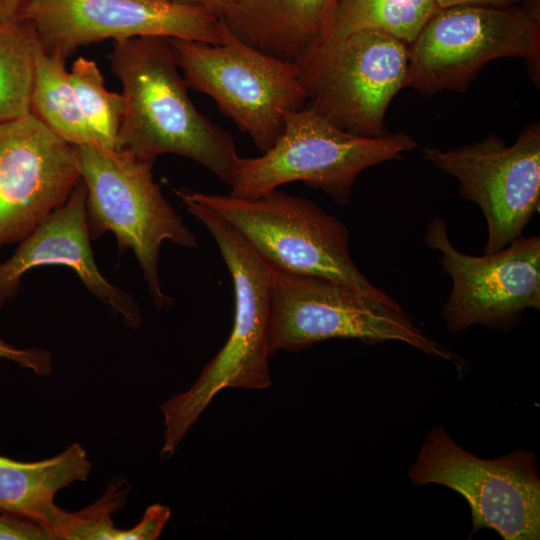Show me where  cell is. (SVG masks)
Wrapping results in <instances>:
<instances>
[{
    "label": "cell",
    "mask_w": 540,
    "mask_h": 540,
    "mask_svg": "<svg viewBox=\"0 0 540 540\" xmlns=\"http://www.w3.org/2000/svg\"><path fill=\"white\" fill-rule=\"evenodd\" d=\"M229 221L274 267L341 282L377 302L401 307L356 267L347 227L309 199L278 189L256 198L173 189Z\"/></svg>",
    "instance_id": "3957f363"
},
{
    "label": "cell",
    "mask_w": 540,
    "mask_h": 540,
    "mask_svg": "<svg viewBox=\"0 0 540 540\" xmlns=\"http://www.w3.org/2000/svg\"><path fill=\"white\" fill-rule=\"evenodd\" d=\"M109 59L125 100L116 150L154 162L161 154H177L230 187L240 160L233 137L192 103L169 38L113 41Z\"/></svg>",
    "instance_id": "6da1fadb"
},
{
    "label": "cell",
    "mask_w": 540,
    "mask_h": 540,
    "mask_svg": "<svg viewBox=\"0 0 540 540\" xmlns=\"http://www.w3.org/2000/svg\"><path fill=\"white\" fill-rule=\"evenodd\" d=\"M416 146L404 132L364 137L343 131L304 106L286 116L282 133L261 156L240 157L230 194L256 198L303 182L345 205L363 170L399 159Z\"/></svg>",
    "instance_id": "8992f818"
},
{
    "label": "cell",
    "mask_w": 540,
    "mask_h": 540,
    "mask_svg": "<svg viewBox=\"0 0 540 540\" xmlns=\"http://www.w3.org/2000/svg\"><path fill=\"white\" fill-rule=\"evenodd\" d=\"M86 188L80 180L67 201L20 241L12 256L0 263V307L19 291L22 276L38 266L71 268L84 286L131 328L142 323L133 297L111 284L96 265L86 214Z\"/></svg>",
    "instance_id": "9a60e30c"
},
{
    "label": "cell",
    "mask_w": 540,
    "mask_h": 540,
    "mask_svg": "<svg viewBox=\"0 0 540 540\" xmlns=\"http://www.w3.org/2000/svg\"><path fill=\"white\" fill-rule=\"evenodd\" d=\"M20 20L31 23L45 53L64 61L80 47L107 39L220 43L225 28L208 7L172 0H28Z\"/></svg>",
    "instance_id": "8fae6325"
},
{
    "label": "cell",
    "mask_w": 540,
    "mask_h": 540,
    "mask_svg": "<svg viewBox=\"0 0 540 540\" xmlns=\"http://www.w3.org/2000/svg\"><path fill=\"white\" fill-rule=\"evenodd\" d=\"M338 2L230 0L220 18L245 43L301 66L323 44Z\"/></svg>",
    "instance_id": "2e32d148"
},
{
    "label": "cell",
    "mask_w": 540,
    "mask_h": 540,
    "mask_svg": "<svg viewBox=\"0 0 540 540\" xmlns=\"http://www.w3.org/2000/svg\"><path fill=\"white\" fill-rule=\"evenodd\" d=\"M53 535L27 519L0 513V540H49Z\"/></svg>",
    "instance_id": "cb8c5ba5"
},
{
    "label": "cell",
    "mask_w": 540,
    "mask_h": 540,
    "mask_svg": "<svg viewBox=\"0 0 540 540\" xmlns=\"http://www.w3.org/2000/svg\"><path fill=\"white\" fill-rule=\"evenodd\" d=\"M187 211L210 232L232 277L235 298L231 333L185 392L161 404V457L170 458L214 397L226 388L265 389L272 385L269 324L272 267L225 218L186 197Z\"/></svg>",
    "instance_id": "7a4b0ae2"
},
{
    "label": "cell",
    "mask_w": 540,
    "mask_h": 540,
    "mask_svg": "<svg viewBox=\"0 0 540 540\" xmlns=\"http://www.w3.org/2000/svg\"><path fill=\"white\" fill-rule=\"evenodd\" d=\"M408 45L379 31L352 33L321 46L300 68L306 105L343 131L380 137L404 88Z\"/></svg>",
    "instance_id": "30bf717a"
},
{
    "label": "cell",
    "mask_w": 540,
    "mask_h": 540,
    "mask_svg": "<svg viewBox=\"0 0 540 540\" xmlns=\"http://www.w3.org/2000/svg\"><path fill=\"white\" fill-rule=\"evenodd\" d=\"M423 158L459 181L461 195L482 210L484 253L498 252L522 236L540 204V125H527L512 145L497 134L460 147H426Z\"/></svg>",
    "instance_id": "7c38bea8"
},
{
    "label": "cell",
    "mask_w": 540,
    "mask_h": 540,
    "mask_svg": "<svg viewBox=\"0 0 540 540\" xmlns=\"http://www.w3.org/2000/svg\"><path fill=\"white\" fill-rule=\"evenodd\" d=\"M81 180L75 146L32 113L0 123V248L20 242Z\"/></svg>",
    "instance_id": "5bb4252c"
},
{
    "label": "cell",
    "mask_w": 540,
    "mask_h": 540,
    "mask_svg": "<svg viewBox=\"0 0 540 540\" xmlns=\"http://www.w3.org/2000/svg\"><path fill=\"white\" fill-rule=\"evenodd\" d=\"M440 8H447L458 5H493L506 6L517 4L521 0H437Z\"/></svg>",
    "instance_id": "4316f807"
},
{
    "label": "cell",
    "mask_w": 540,
    "mask_h": 540,
    "mask_svg": "<svg viewBox=\"0 0 540 540\" xmlns=\"http://www.w3.org/2000/svg\"><path fill=\"white\" fill-rule=\"evenodd\" d=\"M75 150L91 239L112 232L121 251L134 252L156 308H171L173 299L162 291L158 273L162 242L186 248H196L198 242L154 181V161L104 147L81 145Z\"/></svg>",
    "instance_id": "277c9868"
},
{
    "label": "cell",
    "mask_w": 540,
    "mask_h": 540,
    "mask_svg": "<svg viewBox=\"0 0 540 540\" xmlns=\"http://www.w3.org/2000/svg\"><path fill=\"white\" fill-rule=\"evenodd\" d=\"M78 443L41 461L21 462L0 455V513L35 522L58 539L67 512L54 503L58 491L85 481L91 470Z\"/></svg>",
    "instance_id": "e0dca14e"
},
{
    "label": "cell",
    "mask_w": 540,
    "mask_h": 540,
    "mask_svg": "<svg viewBox=\"0 0 540 540\" xmlns=\"http://www.w3.org/2000/svg\"><path fill=\"white\" fill-rule=\"evenodd\" d=\"M271 267L270 356L299 352L331 338L366 344L398 341L452 362L463 375L465 361L424 335L401 307L372 300L338 281Z\"/></svg>",
    "instance_id": "5b68a950"
},
{
    "label": "cell",
    "mask_w": 540,
    "mask_h": 540,
    "mask_svg": "<svg viewBox=\"0 0 540 540\" xmlns=\"http://www.w3.org/2000/svg\"><path fill=\"white\" fill-rule=\"evenodd\" d=\"M38 45L28 21H0V123L31 113Z\"/></svg>",
    "instance_id": "ffe728a7"
},
{
    "label": "cell",
    "mask_w": 540,
    "mask_h": 540,
    "mask_svg": "<svg viewBox=\"0 0 540 540\" xmlns=\"http://www.w3.org/2000/svg\"><path fill=\"white\" fill-rule=\"evenodd\" d=\"M408 49L404 87L423 94L465 92L486 64L504 57L525 59L539 82L540 0L441 8Z\"/></svg>",
    "instance_id": "52a82bcc"
},
{
    "label": "cell",
    "mask_w": 540,
    "mask_h": 540,
    "mask_svg": "<svg viewBox=\"0 0 540 540\" xmlns=\"http://www.w3.org/2000/svg\"><path fill=\"white\" fill-rule=\"evenodd\" d=\"M424 242L442 253L439 261L453 281L441 311L448 330L477 324L504 329L526 308L540 309L539 236H521L498 252L471 256L452 245L445 221L434 217Z\"/></svg>",
    "instance_id": "4fadbf2b"
},
{
    "label": "cell",
    "mask_w": 540,
    "mask_h": 540,
    "mask_svg": "<svg viewBox=\"0 0 540 540\" xmlns=\"http://www.w3.org/2000/svg\"><path fill=\"white\" fill-rule=\"evenodd\" d=\"M65 63L64 60L48 55L38 45L31 113L74 146L103 147L86 122Z\"/></svg>",
    "instance_id": "ac0fdd59"
},
{
    "label": "cell",
    "mask_w": 540,
    "mask_h": 540,
    "mask_svg": "<svg viewBox=\"0 0 540 540\" xmlns=\"http://www.w3.org/2000/svg\"><path fill=\"white\" fill-rule=\"evenodd\" d=\"M408 476L418 486L439 484L459 493L470 507L471 536L487 528L504 540L540 538V478L530 451L482 459L439 424L429 432Z\"/></svg>",
    "instance_id": "9c48e42d"
},
{
    "label": "cell",
    "mask_w": 540,
    "mask_h": 540,
    "mask_svg": "<svg viewBox=\"0 0 540 540\" xmlns=\"http://www.w3.org/2000/svg\"><path fill=\"white\" fill-rule=\"evenodd\" d=\"M169 41L188 87L213 98L262 152L278 139L286 116L306 105L298 65L254 48L226 26L220 43Z\"/></svg>",
    "instance_id": "ba28073f"
},
{
    "label": "cell",
    "mask_w": 540,
    "mask_h": 540,
    "mask_svg": "<svg viewBox=\"0 0 540 540\" xmlns=\"http://www.w3.org/2000/svg\"><path fill=\"white\" fill-rule=\"evenodd\" d=\"M129 486L114 480L95 503L77 512H68L60 539L65 540H127V530L113 525L111 515L121 508Z\"/></svg>",
    "instance_id": "7402d4cb"
},
{
    "label": "cell",
    "mask_w": 540,
    "mask_h": 540,
    "mask_svg": "<svg viewBox=\"0 0 540 540\" xmlns=\"http://www.w3.org/2000/svg\"><path fill=\"white\" fill-rule=\"evenodd\" d=\"M28 0H0V21L20 20Z\"/></svg>",
    "instance_id": "484cf974"
},
{
    "label": "cell",
    "mask_w": 540,
    "mask_h": 540,
    "mask_svg": "<svg viewBox=\"0 0 540 540\" xmlns=\"http://www.w3.org/2000/svg\"><path fill=\"white\" fill-rule=\"evenodd\" d=\"M0 358L15 362L32 370L38 376H47L53 370L51 354L39 348H17L0 339Z\"/></svg>",
    "instance_id": "603a6c76"
},
{
    "label": "cell",
    "mask_w": 540,
    "mask_h": 540,
    "mask_svg": "<svg viewBox=\"0 0 540 540\" xmlns=\"http://www.w3.org/2000/svg\"><path fill=\"white\" fill-rule=\"evenodd\" d=\"M190 4L203 5L214 11L219 17L229 5L230 0H172Z\"/></svg>",
    "instance_id": "83f0119b"
},
{
    "label": "cell",
    "mask_w": 540,
    "mask_h": 540,
    "mask_svg": "<svg viewBox=\"0 0 540 540\" xmlns=\"http://www.w3.org/2000/svg\"><path fill=\"white\" fill-rule=\"evenodd\" d=\"M171 516L168 506L153 504L147 507L142 519L128 529L129 540H155L159 537Z\"/></svg>",
    "instance_id": "d4e9b609"
},
{
    "label": "cell",
    "mask_w": 540,
    "mask_h": 540,
    "mask_svg": "<svg viewBox=\"0 0 540 540\" xmlns=\"http://www.w3.org/2000/svg\"><path fill=\"white\" fill-rule=\"evenodd\" d=\"M440 9L437 0H339L321 46L364 30L386 33L409 46Z\"/></svg>",
    "instance_id": "d6986e66"
},
{
    "label": "cell",
    "mask_w": 540,
    "mask_h": 540,
    "mask_svg": "<svg viewBox=\"0 0 540 540\" xmlns=\"http://www.w3.org/2000/svg\"><path fill=\"white\" fill-rule=\"evenodd\" d=\"M69 76L89 128L103 147L116 150L125 111L123 95L108 91L96 62L85 57L73 62Z\"/></svg>",
    "instance_id": "44dd1931"
}]
</instances>
